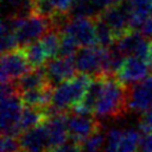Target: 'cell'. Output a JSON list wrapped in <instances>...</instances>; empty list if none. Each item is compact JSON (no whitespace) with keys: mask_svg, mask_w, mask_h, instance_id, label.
<instances>
[{"mask_svg":"<svg viewBox=\"0 0 152 152\" xmlns=\"http://www.w3.org/2000/svg\"><path fill=\"white\" fill-rule=\"evenodd\" d=\"M97 90L94 106V116L97 119H115L121 116L127 108L128 87L113 77V75H101L95 77Z\"/></svg>","mask_w":152,"mask_h":152,"instance_id":"cell-1","label":"cell"},{"mask_svg":"<svg viewBox=\"0 0 152 152\" xmlns=\"http://www.w3.org/2000/svg\"><path fill=\"white\" fill-rule=\"evenodd\" d=\"M93 78L88 75L80 74L74 78L57 86L52 91L50 108L53 114H64L75 107L84 97Z\"/></svg>","mask_w":152,"mask_h":152,"instance_id":"cell-2","label":"cell"},{"mask_svg":"<svg viewBox=\"0 0 152 152\" xmlns=\"http://www.w3.org/2000/svg\"><path fill=\"white\" fill-rule=\"evenodd\" d=\"M20 94L13 83L1 86V131L2 135L15 137L19 134V121L24 112Z\"/></svg>","mask_w":152,"mask_h":152,"instance_id":"cell-3","label":"cell"},{"mask_svg":"<svg viewBox=\"0 0 152 152\" xmlns=\"http://www.w3.org/2000/svg\"><path fill=\"white\" fill-rule=\"evenodd\" d=\"M13 31L15 33L19 46H25L31 43L37 42L39 38L42 39L45 33L51 30L50 19L31 14L26 18H18L15 15H8Z\"/></svg>","mask_w":152,"mask_h":152,"instance_id":"cell-4","label":"cell"},{"mask_svg":"<svg viewBox=\"0 0 152 152\" xmlns=\"http://www.w3.org/2000/svg\"><path fill=\"white\" fill-rule=\"evenodd\" d=\"M108 57V49H103L99 45L80 48L74 56L76 69L80 74L88 75L90 77H97L106 75V63Z\"/></svg>","mask_w":152,"mask_h":152,"instance_id":"cell-5","label":"cell"},{"mask_svg":"<svg viewBox=\"0 0 152 152\" xmlns=\"http://www.w3.org/2000/svg\"><path fill=\"white\" fill-rule=\"evenodd\" d=\"M32 69L21 48L2 53L1 57V83H13L20 80Z\"/></svg>","mask_w":152,"mask_h":152,"instance_id":"cell-6","label":"cell"},{"mask_svg":"<svg viewBox=\"0 0 152 152\" xmlns=\"http://www.w3.org/2000/svg\"><path fill=\"white\" fill-rule=\"evenodd\" d=\"M132 14V4L131 0H125L118 5L110 6L103 11L99 18L103 20L113 31L115 40L129 32V19Z\"/></svg>","mask_w":152,"mask_h":152,"instance_id":"cell-7","label":"cell"},{"mask_svg":"<svg viewBox=\"0 0 152 152\" xmlns=\"http://www.w3.org/2000/svg\"><path fill=\"white\" fill-rule=\"evenodd\" d=\"M140 138L134 128H110L106 133L104 152H138Z\"/></svg>","mask_w":152,"mask_h":152,"instance_id":"cell-8","label":"cell"},{"mask_svg":"<svg viewBox=\"0 0 152 152\" xmlns=\"http://www.w3.org/2000/svg\"><path fill=\"white\" fill-rule=\"evenodd\" d=\"M127 108L141 114L152 108V74L128 87Z\"/></svg>","mask_w":152,"mask_h":152,"instance_id":"cell-9","label":"cell"},{"mask_svg":"<svg viewBox=\"0 0 152 152\" xmlns=\"http://www.w3.org/2000/svg\"><path fill=\"white\" fill-rule=\"evenodd\" d=\"M62 33H66L75 39L81 48L95 46L96 33H95V19L91 18H71Z\"/></svg>","mask_w":152,"mask_h":152,"instance_id":"cell-10","label":"cell"},{"mask_svg":"<svg viewBox=\"0 0 152 152\" xmlns=\"http://www.w3.org/2000/svg\"><path fill=\"white\" fill-rule=\"evenodd\" d=\"M46 80L51 87H57L61 83L75 77L77 71L74 57H56L50 59L44 66Z\"/></svg>","mask_w":152,"mask_h":152,"instance_id":"cell-11","label":"cell"},{"mask_svg":"<svg viewBox=\"0 0 152 152\" xmlns=\"http://www.w3.org/2000/svg\"><path fill=\"white\" fill-rule=\"evenodd\" d=\"M66 126L69 137L77 144H82L95 132L100 131V122L95 118L84 114L68 115Z\"/></svg>","mask_w":152,"mask_h":152,"instance_id":"cell-12","label":"cell"},{"mask_svg":"<svg viewBox=\"0 0 152 152\" xmlns=\"http://www.w3.org/2000/svg\"><path fill=\"white\" fill-rule=\"evenodd\" d=\"M151 69L152 66L148 62L141 58L131 56V57H126L120 70L116 72V76L120 82H122L125 86L128 87V84L132 86L146 78L150 75Z\"/></svg>","mask_w":152,"mask_h":152,"instance_id":"cell-13","label":"cell"},{"mask_svg":"<svg viewBox=\"0 0 152 152\" xmlns=\"http://www.w3.org/2000/svg\"><path fill=\"white\" fill-rule=\"evenodd\" d=\"M18 140L20 147L25 152H48L50 150L45 122L23 132Z\"/></svg>","mask_w":152,"mask_h":152,"instance_id":"cell-14","label":"cell"},{"mask_svg":"<svg viewBox=\"0 0 152 152\" xmlns=\"http://www.w3.org/2000/svg\"><path fill=\"white\" fill-rule=\"evenodd\" d=\"M45 127L49 135L50 148L66 142L69 133L66 126V116L64 114L49 115L45 121Z\"/></svg>","mask_w":152,"mask_h":152,"instance_id":"cell-15","label":"cell"},{"mask_svg":"<svg viewBox=\"0 0 152 152\" xmlns=\"http://www.w3.org/2000/svg\"><path fill=\"white\" fill-rule=\"evenodd\" d=\"M13 84H14V87H15V89L19 94L28 91V90L40 89V88H44L46 86H50L48 80H46V76H45V72H44L43 68L34 69V70L27 72L20 80H18L17 82H13Z\"/></svg>","mask_w":152,"mask_h":152,"instance_id":"cell-16","label":"cell"},{"mask_svg":"<svg viewBox=\"0 0 152 152\" xmlns=\"http://www.w3.org/2000/svg\"><path fill=\"white\" fill-rule=\"evenodd\" d=\"M26 59L30 64V66L34 70V69H40L43 68L49 61V55L46 52V50L44 49L43 44L40 40H37L34 43H31L28 45H25L21 48Z\"/></svg>","mask_w":152,"mask_h":152,"instance_id":"cell-17","label":"cell"},{"mask_svg":"<svg viewBox=\"0 0 152 152\" xmlns=\"http://www.w3.org/2000/svg\"><path fill=\"white\" fill-rule=\"evenodd\" d=\"M48 116H49V114H48V110H45V109L25 107L23 115L20 118V121H19V126H18L19 135L30 128H33L36 126L44 124L46 121Z\"/></svg>","mask_w":152,"mask_h":152,"instance_id":"cell-18","label":"cell"},{"mask_svg":"<svg viewBox=\"0 0 152 152\" xmlns=\"http://www.w3.org/2000/svg\"><path fill=\"white\" fill-rule=\"evenodd\" d=\"M95 33L99 46L103 49H110L115 43V36L112 28L99 17L95 18Z\"/></svg>","mask_w":152,"mask_h":152,"instance_id":"cell-19","label":"cell"},{"mask_svg":"<svg viewBox=\"0 0 152 152\" xmlns=\"http://www.w3.org/2000/svg\"><path fill=\"white\" fill-rule=\"evenodd\" d=\"M61 36L62 33L56 30H50L48 33L43 36L40 39L44 49L46 50L49 58H56L57 55H59V46H61Z\"/></svg>","mask_w":152,"mask_h":152,"instance_id":"cell-20","label":"cell"},{"mask_svg":"<svg viewBox=\"0 0 152 152\" xmlns=\"http://www.w3.org/2000/svg\"><path fill=\"white\" fill-rule=\"evenodd\" d=\"M32 4V11L33 14L50 19L52 15L57 13V10L55 8L51 0H31Z\"/></svg>","mask_w":152,"mask_h":152,"instance_id":"cell-21","label":"cell"},{"mask_svg":"<svg viewBox=\"0 0 152 152\" xmlns=\"http://www.w3.org/2000/svg\"><path fill=\"white\" fill-rule=\"evenodd\" d=\"M103 144H106V134H103L100 129L90 135L86 141H83L81 146L83 152H97L103 146Z\"/></svg>","mask_w":152,"mask_h":152,"instance_id":"cell-22","label":"cell"},{"mask_svg":"<svg viewBox=\"0 0 152 152\" xmlns=\"http://www.w3.org/2000/svg\"><path fill=\"white\" fill-rule=\"evenodd\" d=\"M80 46L72 37L66 33L61 36V46H59V57H74L78 51Z\"/></svg>","mask_w":152,"mask_h":152,"instance_id":"cell-23","label":"cell"},{"mask_svg":"<svg viewBox=\"0 0 152 152\" xmlns=\"http://www.w3.org/2000/svg\"><path fill=\"white\" fill-rule=\"evenodd\" d=\"M0 147H1V152H15L18 151V147H20V145H19V140H17L15 137L2 135Z\"/></svg>","mask_w":152,"mask_h":152,"instance_id":"cell-24","label":"cell"},{"mask_svg":"<svg viewBox=\"0 0 152 152\" xmlns=\"http://www.w3.org/2000/svg\"><path fill=\"white\" fill-rule=\"evenodd\" d=\"M48 152H83V151H82L81 144H77L71 140L69 142H64L62 145L51 147Z\"/></svg>","mask_w":152,"mask_h":152,"instance_id":"cell-25","label":"cell"},{"mask_svg":"<svg viewBox=\"0 0 152 152\" xmlns=\"http://www.w3.org/2000/svg\"><path fill=\"white\" fill-rule=\"evenodd\" d=\"M139 129L144 134L152 132V108L144 114H141L139 120Z\"/></svg>","mask_w":152,"mask_h":152,"instance_id":"cell-26","label":"cell"},{"mask_svg":"<svg viewBox=\"0 0 152 152\" xmlns=\"http://www.w3.org/2000/svg\"><path fill=\"white\" fill-rule=\"evenodd\" d=\"M51 2L53 4L57 12L69 13L75 4V0H51Z\"/></svg>","mask_w":152,"mask_h":152,"instance_id":"cell-27","label":"cell"},{"mask_svg":"<svg viewBox=\"0 0 152 152\" xmlns=\"http://www.w3.org/2000/svg\"><path fill=\"white\" fill-rule=\"evenodd\" d=\"M138 152H152V132L146 133L140 138Z\"/></svg>","mask_w":152,"mask_h":152,"instance_id":"cell-28","label":"cell"},{"mask_svg":"<svg viewBox=\"0 0 152 152\" xmlns=\"http://www.w3.org/2000/svg\"><path fill=\"white\" fill-rule=\"evenodd\" d=\"M90 2L93 4V6L96 8V11L100 14L107 8H109L110 6L115 5V0H90Z\"/></svg>","mask_w":152,"mask_h":152,"instance_id":"cell-29","label":"cell"},{"mask_svg":"<svg viewBox=\"0 0 152 152\" xmlns=\"http://www.w3.org/2000/svg\"><path fill=\"white\" fill-rule=\"evenodd\" d=\"M5 1H17V0H5Z\"/></svg>","mask_w":152,"mask_h":152,"instance_id":"cell-30","label":"cell"},{"mask_svg":"<svg viewBox=\"0 0 152 152\" xmlns=\"http://www.w3.org/2000/svg\"><path fill=\"white\" fill-rule=\"evenodd\" d=\"M150 42H151V44H152V36H151V40H150Z\"/></svg>","mask_w":152,"mask_h":152,"instance_id":"cell-31","label":"cell"},{"mask_svg":"<svg viewBox=\"0 0 152 152\" xmlns=\"http://www.w3.org/2000/svg\"><path fill=\"white\" fill-rule=\"evenodd\" d=\"M15 152H25V151H15Z\"/></svg>","mask_w":152,"mask_h":152,"instance_id":"cell-32","label":"cell"},{"mask_svg":"<svg viewBox=\"0 0 152 152\" xmlns=\"http://www.w3.org/2000/svg\"><path fill=\"white\" fill-rule=\"evenodd\" d=\"M97 152H101V151H97Z\"/></svg>","mask_w":152,"mask_h":152,"instance_id":"cell-33","label":"cell"}]
</instances>
